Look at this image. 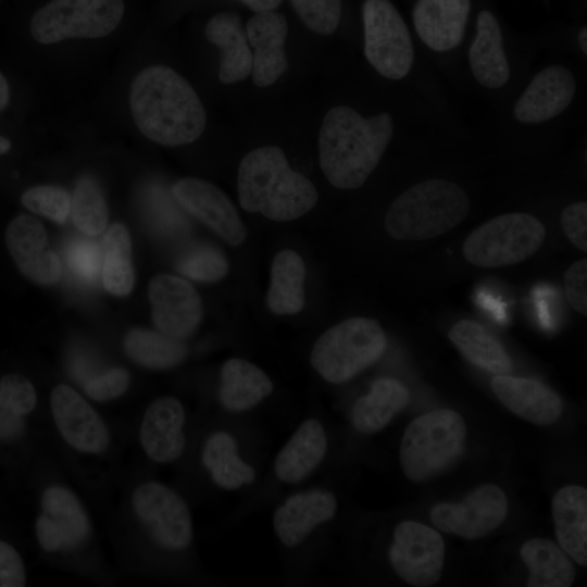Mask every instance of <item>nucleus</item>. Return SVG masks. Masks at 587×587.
<instances>
[{"label": "nucleus", "mask_w": 587, "mask_h": 587, "mask_svg": "<svg viewBox=\"0 0 587 587\" xmlns=\"http://www.w3.org/2000/svg\"><path fill=\"white\" fill-rule=\"evenodd\" d=\"M574 75L563 65L539 72L516 101L513 113L522 123H541L563 112L575 96Z\"/></svg>", "instance_id": "obj_21"}, {"label": "nucleus", "mask_w": 587, "mask_h": 587, "mask_svg": "<svg viewBox=\"0 0 587 587\" xmlns=\"http://www.w3.org/2000/svg\"><path fill=\"white\" fill-rule=\"evenodd\" d=\"M71 211L75 226L85 235L97 236L108 226L105 199L98 184L90 177H82L76 183Z\"/></svg>", "instance_id": "obj_37"}, {"label": "nucleus", "mask_w": 587, "mask_h": 587, "mask_svg": "<svg viewBox=\"0 0 587 587\" xmlns=\"http://www.w3.org/2000/svg\"><path fill=\"white\" fill-rule=\"evenodd\" d=\"M288 25L280 13L268 11L254 14L247 23L246 35L252 52V80L267 87L287 70L285 42Z\"/></svg>", "instance_id": "obj_20"}, {"label": "nucleus", "mask_w": 587, "mask_h": 587, "mask_svg": "<svg viewBox=\"0 0 587 587\" xmlns=\"http://www.w3.org/2000/svg\"><path fill=\"white\" fill-rule=\"evenodd\" d=\"M364 54L384 77L401 79L411 71L414 49L408 26L388 0H366L362 9Z\"/></svg>", "instance_id": "obj_11"}, {"label": "nucleus", "mask_w": 587, "mask_h": 587, "mask_svg": "<svg viewBox=\"0 0 587 587\" xmlns=\"http://www.w3.org/2000/svg\"><path fill=\"white\" fill-rule=\"evenodd\" d=\"M38 403L33 383L22 374L9 373L0 379V440L20 438Z\"/></svg>", "instance_id": "obj_34"}, {"label": "nucleus", "mask_w": 587, "mask_h": 587, "mask_svg": "<svg viewBox=\"0 0 587 587\" xmlns=\"http://www.w3.org/2000/svg\"><path fill=\"white\" fill-rule=\"evenodd\" d=\"M186 410L175 397L153 400L145 410L138 428L139 446L143 454L157 464L178 460L186 448Z\"/></svg>", "instance_id": "obj_17"}, {"label": "nucleus", "mask_w": 587, "mask_h": 587, "mask_svg": "<svg viewBox=\"0 0 587 587\" xmlns=\"http://www.w3.org/2000/svg\"><path fill=\"white\" fill-rule=\"evenodd\" d=\"M9 101V85L0 72V111L4 109Z\"/></svg>", "instance_id": "obj_48"}, {"label": "nucleus", "mask_w": 587, "mask_h": 587, "mask_svg": "<svg viewBox=\"0 0 587 587\" xmlns=\"http://www.w3.org/2000/svg\"><path fill=\"white\" fill-rule=\"evenodd\" d=\"M124 350L134 362L151 370L172 369L180 364L188 352L182 340L143 328H134L127 333Z\"/></svg>", "instance_id": "obj_36"}, {"label": "nucleus", "mask_w": 587, "mask_h": 587, "mask_svg": "<svg viewBox=\"0 0 587 587\" xmlns=\"http://www.w3.org/2000/svg\"><path fill=\"white\" fill-rule=\"evenodd\" d=\"M101 276L104 288L114 296L124 297L133 290L132 242L122 223L112 224L104 235Z\"/></svg>", "instance_id": "obj_35"}, {"label": "nucleus", "mask_w": 587, "mask_h": 587, "mask_svg": "<svg viewBox=\"0 0 587 587\" xmlns=\"http://www.w3.org/2000/svg\"><path fill=\"white\" fill-rule=\"evenodd\" d=\"M238 200L248 212L287 222L309 212L317 202L313 183L294 171L276 146H264L241 160L237 178Z\"/></svg>", "instance_id": "obj_3"}, {"label": "nucleus", "mask_w": 587, "mask_h": 587, "mask_svg": "<svg viewBox=\"0 0 587 587\" xmlns=\"http://www.w3.org/2000/svg\"><path fill=\"white\" fill-rule=\"evenodd\" d=\"M292 7L308 28L332 35L339 25L341 0H291Z\"/></svg>", "instance_id": "obj_40"}, {"label": "nucleus", "mask_w": 587, "mask_h": 587, "mask_svg": "<svg viewBox=\"0 0 587 587\" xmlns=\"http://www.w3.org/2000/svg\"><path fill=\"white\" fill-rule=\"evenodd\" d=\"M562 228L569 240L579 250L587 251V203L567 205L561 214Z\"/></svg>", "instance_id": "obj_45"}, {"label": "nucleus", "mask_w": 587, "mask_h": 587, "mask_svg": "<svg viewBox=\"0 0 587 587\" xmlns=\"http://www.w3.org/2000/svg\"><path fill=\"white\" fill-rule=\"evenodd\" d=\"M128 511L135 529L158 550L178 553L191 546L193 522L188 503L166 484L157 479L136 484Z\"/></svg>", "instance_id": "obj_7"}, {"label": "nucleus", "mask_w": 587, "mask_h": 587, "mask_svg": "<svg viewBox=\"0 0 587 587\" xmlns=\"http://www.w3.org/2000/svg\"><path fill=\"white\" fill-rule=\"evenodd\" d=\"M394 134L388 112L364 117L338 105L327 111L319 132V161L327 180L339 189L361 187L379 163Z\"/></svg>", "instance_id": "obj_2"}, {"label": "nucleus", "mask_w": 587, "mask_h": 587, "mask_svg": "<svg viewBox=\"0 0 587 587\" xmlns=\"http://www.w3.org/2000/svg\"><path fill=\"white\" fill-rule=\"evenodd\" d=\"M586 39H587V29L586 27H583L578 34V45H579L580 50L585 54H587V40Z\"/></svg>", "instance_id": "obj_49"}, {"label": "nucleus", "mask_w": 587, "mask_h": 587, "mask_svg": "<svg viewBox=\"0 0 587 587\" xmlns=\"http://www.w3.org/2000/svg\"><path fill=\"white\" fill-rule=\"evenodd\" d=\"M507 511L508 501L501 488L486 484L475 488L460 502L435 504L429 517L444 533L477 539L496 529L504 521Z\"/></svg>", "instance_id": "obj_14"}, {"label": "nucleus", "mask_w": 587, "mask_h": 587, "mask_svg": "<svg viewBox=\"0 0 587 587\" xmlns=\"http://www.w3.org/2000/svg\"><path fill=\"white\" fill-rule=\"evenodd\" d=\"M257 13L268 12L276 9L283 0H240Z\"/></svg>", "instance_id": "obj_47"}, {"label": "nucleus", "mask_w": 587, "mask_h": 587, "mask_svg": "<svg viewBox=\"0 0 587 587\" xmlns=\"http://www.w3.org/2000/svg\"><path fill=\"white\" fill-rule=\"evenodd\" d=\"M34 532L39 548L49 557H66L82 551L90 544L93 534L83 500L62 482H51L42 489Z\"/></svg>", "instance_id": "obj_9"}, {"label": "nucleus", "mask_w": 587, "mask_h": 587, "mask_svg": "<svg viewBox=\"0 0 587 587\" xmlns=\"http://www.w3.org/2000/svg\"><path fill=\"white\" fill-rule=\"evenodd\" d=\"M129 382L128 371L114 366L92 373L82 383V386L88 398L105 402L123 396L129 386Z\"/></svg>", "instance_id": "obj_41"}, {"label": "nucleus", "mask_w": 587, "mask_h": 587, "mask_svg": "<svg viewBox=\"0 0 587 587\" xmlns=\"http://www.w3.org/2000/svg\"><path fill=\"white\" fill-rule=\"evenodd\" d=\"M386 347V335L376 320L350 317L317 338L310 363L326 382L341 384L377 362Z\"/></svg>", "instance_id": "obj_6"}, {"label": "nucleus", "mask_w": 587, "mask_h": 587, "mask_svg": "<svg viewBox=\"0 0 587 587\" xmlns=\"http://www.w3.org/2000/svg\"><path fill=\"white\" fill-rule=\"evenodd\" d=\"M587 260L574 262L564 273L565 296L571 307L587 315Z\"/></svg>", "instance_id": "obj_44"}, {"label": "nucleus", "mask_w": 587, "mask_h": 587, "mask_svg": "<svg viewBox=\"0 0 587 587\" xmlns=\"http://www.w3.org/2000/svg\"><path fill=\"white\" fill-rule=\"evenodd\" d=\"M50 416L60 438L77 453L104 454L111 444L109 425L91 403L67 384L57 385L49 398Z\"/></svg>", "instance_id": "obj_12"}, {"label": "nucleus", "mask_w": 587, "mask_h": 587, "mask_svg": "<svg viewBox=\"0 0 587 587\" xmlns=\"http://www.w3.org/2000/svg\"><path fill=\"white\" fill-rule=\"evenodd\" d=\"M21 201L32 212L63 223L71 212L72 197L61 187L40 185L25 190Z\"/></svg>", "instance_id": "obj_38"}, {"label": "nucleus", "mask_w": 587, "mask_h": 587, "mask_svg": "<svg viewBox=\"0 0 587 587\" xmlns=\"http://www.w3.org/2000/svg\"><path fill=\"white\" fill-rule=\"evenodd\" d=\"M205 36L221 49L218 79L234 84L246 79L252 70V52L240 18L232 12L213 15L205 25Z\"/></svg>", "instance_id": "obj_26"}, {"label": "nucleus", "mask_w": 587, "mask_h": 587, "mask_svg": "<svg viewBox=\"0 0 587 587\" xmlns=\"http://www.w3.org/2000/svg\"><path fill=\"white\" fill-rule=\"evenodd\" d=\"M305 267L292 250L276 254L271 266V284L266 296L268 309L277 315H291L304 305Z\"/></svg>", "instance_id": "obj_32"}, {"label": "nucleus", "mask_w": 587, "mask_h": 587, "mask_svg": "<svg viewBox=\"0 0 587 587\" xmlns=\"http://www.w3.org/2000/svg\"><path fill=\"white\" fill-rule=\"evenodd\" d=\"M130 110L139 130L167 147L190 143L203 133L207 114L190 84L168 66L153 65L133 80Z\"/></svg>", "instance_id": "obj_1"}, {"label": "nucleus", "mask_w": 587, "mask_h": 587, "mask_svg": "<svg viewBox=\"0 0 587 587\" xmlns=\"http://www.w3.org/2000/svg\"><path fill=\"white\" fill-rule=\"evenodd\" d=\"M149 210L154 223L164 232L177 233L186 228V220L164 191L151 188Z\"/></svg>", "instance_id": "obj_43"}, {"label": "nucleus", "mask_w": 587, "mask_h": 587, "mask_svg": "<svg viewBox=\"0 0 587 587\" xmlns=\"http://www.w3.org/2000/svg\"><path fill=\"white\" fill-rule=\"evenodd\" d=\"M148 297L152 320L160 333L183 340L200 324L202 302L186 279L171 274H158L149 283Z\"/></svg>", "instance_id": "obj_15"}, {"label": "nucleus", "mask_w": 587, "mask_h": 587, "mask_svg": "<svg viewBox=\"0 0 587 587\" xmlns=\"http://www.w3.org/2000/svg\"><path fill=\"white\" fill-rule=\"evenodd\" d=\"M123 14V0H51L32 17L30 34L46 45L67 38H99L113 32Z\"/></svg>", "instance_id": "obj_10"}, {"label": "nucleus", "mask_w": 587, "mask_h": 587, "mask_svg": "<svg viewBox=\"0 0 587 587\" xmlns=\"http://www.w3.org/2000/svg\"><path fill=\"white\" fill-rule=\"evenodd\" d=\"M175 200L187 212L216 233L228 245L243 242L247 232L229 198L215 185L199 178H183L172 188Z\"/></svg>", "instance_id": "obj_16"}, {"label": "nucleus", "mask_w": 587, "mask_h": 587, "mask_svg": "<svg viewBox=\"0 0 587 587\" xmlns=\"http://www.w3.org/2000/svg\"><path fill=\"white\" fill-rule=\"evenodd\" d=\"M201 463L212 482L225 490H237L255 479L254 467L239 453L236 438L226 430H215L204 440Z\"/></svg>", "instance_id": "obj_29"}, {"label": "nucleus", "mask_w": 587, "mask_h": 587, "mask_svg": "<svg viewBox=\"0 0 587 587\" xmlns=\"http://www.w3.org/2000/svg\"><path fill=\"white\" fill-rule=\"evenodd\" d=\"M500 402L512 413L530 423L548 426L563 410L561 398L545 384L525 377L496 375L490 383Z\"/></svg>", "instance_id": "obj_22"}, {"label": "nucleus", "mask_w": 587, "mask_h": 587, "mask_svg": "<svg viewBox=\"0 0 587 587\" xmlns=\"http://www.w3.org/2000/svg\"><path fill=\"white\" fill-rule=\"evenodd\" d=\"M529 570L528 587H569L575 578L574 567L564 552L551 540L532 538L520 550Z\"/></svg>", "instance_id": "obj_33"}, {"label": "nucleus", "mask_w": 587, "mask_h": 587, "mask_svg": "<svg viewBox=\"0 0 587 587\" xmlns=\"http://www.w3.org/2000/svg\"><path fill=\"white\" fill-rule=\"evenodd\" d=\"M388 557L392 570L405 583L430 586L441 576L445 542L437 530L419 522L403 521L394 530Z\"/></svg>", "instance_id": "obj_13"}, {"label": "nucleus", "mask_w": 587, "mask_h": 587, "mask_svg": "<svg viewBox=\"0 0 587 587\" xmlns=\"http://www.w3.org/2000/svg\"><path fill=\"white\" fill-rule=\"evenodd\" d=\"M555 537L562 548L579 565L587 564V490L567 485L552 499Z\"/></svg>", "instance_id": "obj_27"}, {"label": "nucleus", "mask_w": 587, "mask_h": 587, "mask_svg": "<svg viewBox=\"0 0 587 587\" xmlns=\"http://www.w3.org/2000/svg\"><path fill=\"white\" fill-rule=\"evenodd\" d=\"M466 435L463 417L439 409L414 419L405 428L399 460L405 476L424 482L440 475L460 458Z\"/></svg>", "instance_id": "obj_5"}, {"label": "nucleus", "mask_w": 587, "mask_h": 587, "mask_svg": "<svg viewBox=\"0 0 587 587\" xmlns=\"http://www.w3.org/2000/svg\"><path fill=\"white\" fill-rule=\"evenodd\" d=\"M469 62L474 78L484 87L500 88L509 80L510 67L501 28L495 15L487 10L477 15L476 35L469 49Z\"/></svg>", "instance_id": "obj_25"}, {"label": "nucleus", "mask_w": 587, "mask_h": 587, "mask_svg": "<svg viewBox=\"0 0 587 587\" xmlns=\"http://www.w3.org/2000/svg\"><path fill=\"white\" fill-rule=\"evenodd\" d=\"M27 580L24 561L18 551L0 540V587H21Z\"/></svg>", "instance_id": "obj_46"}, {"label": "nucleus", "mask_w": 587, "mask_h": 587, "mask_svg": "<svg viewBox=\"0 0 587 587\" xmlns=\"http://www.w3.org/2000/svg\"><path fill=\"white\" fill-rule=\"evenodd\" d=\"M327 435L317 419L304 420L274 461V473L284 484H297L314 472L327 452Z\"/></svg>", "instance_id": "obj_24"}, {"label": "nucleus", "mask_w": 587, "mask_h": 587, "mask_svg": "<svg viewBox=\"0 0 587 587\" xmlns=\"http://www.w3.org/2000/svg\"><path fill=\"white\" fill-rule=\"evenodd\" d=\"M336 496L325 489L299 491L286 498L273 514V528L286 547L300 545L337 512Z\"/></svg>", "instance_id": "obj_19"}, {"label": "nucleus", "mask_w": 587, "mask_h": 587, "mask_svg": "<svg viewBox=\"0 0 587 587\" xmlns=\"http://www.w3.org/2000/svg\"><path fill=\"white\" fill-rule=\"evenodd\" d=\"M66 263L75 276L91 283L98 278L102 267V251L89 239H77L66 249Z\"/></svg>", "instance_id": "obj_42"}, {"label": "nucleus", "mask_w": 587, "mask_h": 587, "mask_svg": "<svg viewBox=\"0 0 587 587\" xmlns=\"http://www.w3.org/2000/svg\"><path fill=\"white\" fill-rule=\"evenodd\" d=\"M10 148H11L10 140L0 136V154L8 152Z\"/></svg>", "instance_id": "obj_50"}, {"label": "nucleus", "mask_w": 587, "mask_h": 587, "mask_svg": "<svg viewBox=\"0 0 587 587\" xmlns=\"http://www.w3.org/2000/svg\"><path fill=\"white\" fill-rule=\"evenodd\" d=\"M4 240L17 268L32 282L52 285L60 279V259L49 248L47 232L36 217L15 216L5 229Z\"/></svg>", "instance_id": "obj_18"}, {"label": "nucleus", "mask_w": 587, "mask_h": 587, "mask_svg": "<svg viewBox=\"0 0 587 587\" xmlns=\"http://www.w3.org/2000/svg\"><path fill=\"white\" fill-rule=\"evenodd\" d=\"M448 336L473 365L495 375H508L512 371V360L501 342L480 324L461 320L451 327Z\"/></svg>", "instance_id": "obj_31"}, {"label": "nucleus", "mask_w": 587, "mask_h": 587, "mask_svg": "<svg viewBox=\"0 0 587 587\" xmlns=\"http://www.w3.org/2000/svg\"><path fill=\"white\" fill-rule=\"evenodd\" d=\"M408 388L390 377L376 379L366 396L357 400L351 420L362 434H374L386 427L409 403Z\"/></svg>", "instance_id": "obj_30"}, {"label": "nucleus", "mask_w": 587, "mask_h": 587, "mask_svg": "<svg viewBox=\"0 0 587 587\" xmlns=\"http://www.w3.org/2000/svg\"><path fill=\"white\" fill-rule=\"evenodd\" d=\"M546 227L534 215L512 212L498 215L474 229L462 253L478 267H502L520 263L539 250Z\"/></svg>", "instance_id": "obj_8"}, {"label": "nucleus", "mask_w": 587, "mask_h": 587, "mask_svg": "<svg viewBox=\"0 0 587 587\" xmlns=\"http://www.w3.org/2000/svg\"><path fill=\"white\" fill-rule=\"evenodd\" d=\"M470 199L462 187L447 179L421 182L389 207L384 226L399 240H424L442 235L467 216Z\"/></svg>", "instance_id": "obj_4"}, {"label": "nucleus", "mask_w": 587, "mask_h": 587, "mask_svg": "<svg viewBox=\"0 0 587 587\" xmlns=\"http://www.w3.org/2000/svg\"><path fill=\"white\" fill-rule=\"evenodd\" d=\"M185 276L204 283L222 279L228 272V262L218 250L202 247L187 253L177 264Z\"/></svg>", "instance_id": "obj_39"}, {"label": "nucleus", "mask_w": 587, "mask_h": 587, "mask_svg": "<svg viewBox=\"0 0 587 587\" xmlns=\"http://www.w3.org/2000/svg\"><path fill=\"white\" fill-rule=\"evenodd\" d=\"M273 391L267 374L240 358L226 360L220 374L218 399L224 409L239 413L258 405Z\"/></svg>", "instance_id": "obj_28"}, {"label": "nucleus", "mask_w": 587, "mask_h": 587, "mask_svg": "<svg viewBox=\"0 0 587 587\" xmlns=\"http://www.w3.org/2000/svg\"><path fill=\"white\" fill-rule=\"evenodd\" d=\"M471 10L470 0H417L412 17L421 40L444 52L462 40Z\"/></svg>", "instance_id": "obj_23"}]
</instances>
